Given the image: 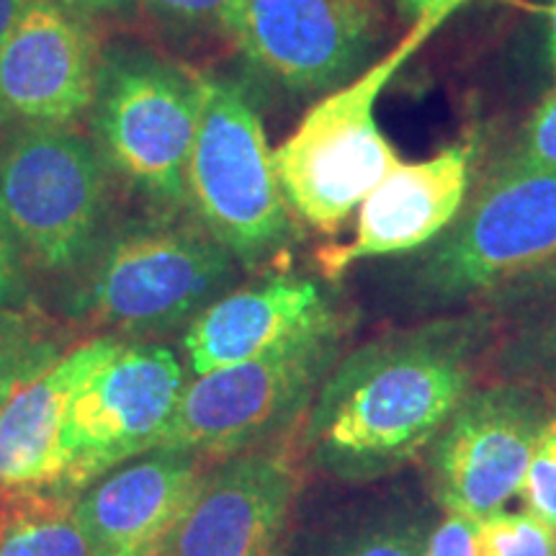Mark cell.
Wrapping results in <instances>:
<instances>
[{"mask_svg": "<svg viewBox=\"0 0 556 556\" xmlns=\"http://www.w3.org/2000/svg\"><path fill=\"white\" fill-rule=\"evenodd\" d=\"M531 392L490 389L462 402L435 451V495L446 513L484 520L523 492L546 422Z\"/></svg>", "mask_w": 556, "mask_h": 556, "instance_id": "7c38bea8", "label": "cell"}, {"mask_svg": "<svg viewBox=\"0 0 556 556\" xmlns=\"http://www.w3.org/2000/svg\"><path fill=\"white\" fill-rule=\"evenodd\" d=\"M150 556H160V552L157 554H150Z\"/></svg>", "mask_w": 556, "mask_h": 556, "instance_id": "1f68e13d", "label": "cell"}, {"mask_svg": "<svg viewBox=\"0 0 556 556\" xmlns=\"http://www.w3.org/2000/svg\"><path fill=\"white\" fill-rule=\"evenodd\" d=\"M62 356V336L41 312L26 304L0 307V409Z\"/></svg>", "mask_w": 556, "mask_h": 556, "instance_id": "d6986e66", "label": "cell"}, {"mask_svg": "<svg viewBox=\"0 0 556 556\" xmlns=\"http://www.w3.org/2000/svg\"><path fill=\"white\" fill-rule=\"evenodd\" d=\"M186 204L201 227L248 266L270 258L289 240V201L274 150L245 90L227 78H204Z\"/></svg>", "mask_w": 556, "mask_h": 556, "instance_id": "277c9868", "label": "cell"}, {"mask_svg": "<svg viewBox=\"0 0 556 556\" xmlns=\"http://www.w3.org/2000/svg\"><path fill=\"white\" fill-rule=\"evenodd\" d=\"M0 556H96L75 516V492L0 486Z\"/></svg>", "mask_w": 556, "mask_h": 556, "instance_id": "ac0fdd59", "label": "cell"}, {"mask_svg": "<svg viewBox=\"0 0 556 556\" xmlns=\"http://www.w3.org/2000/svg\"><path fill=\"white\" fill-rule=\"evenodd\" d=\"M184 389V366L170 348L124 340L70 405V467L60 490L78 495L119 464L155 451Z\"/></svg>", "mask_w": 556, "mask_h": 556, "instance_id": "9c48e42d", "label": "cell"}, {"mask_svg": "<svg viewBox=\"0 0 556 556\" xmlns=\"http://www.w3.org/2000/svg\"><path fill=\"white\" fill-rule=\"evenodd\" d=\"M336 319V309L315 281L270 276L206 304L191 319L184 345L191 368L201 377L214 368L258 358Z\"/></svg>", "mask_w": 556, "mask_h": 556, "instance_id": "2e32d148", "label": "cell"}, {"mask_svg": "<svg viewBox=\"0 0 556 556\" xmlns=\"http://www.w3.org/2000/svg\"><path fill=\"white\" fill-rule=\"evenodd\" d=\"M475 152V142H458L415 163L400 160L361 201L356 240L325 250L323 268L332 276L356 261L413 253L441 238L467 199Z\"/></svg>", "mask_w": 556, "mask_h": 556, "instance_id": "9a60e30c", "label": "cell"}, {"mask_svg": "<svg viewBox=\"0 0 556 556\" xmlns=\"http://www.w3.org/2000/svg\"><path fill=\"white\" fill-rule=\"evenodd\" d=\"M160 21L180 29L214 31L238 41L245 16V0H137Z\"/></svg>", "mask_w": 556, "mask_h": 556, "instance_id": "44dd1931", "label": "cell"}, {"mask_svg": "<svg viewBox=\"0 0 556 556\" xmlns=\"http://www.w3.org/2000/svg\"><path fill=\"white\" fill-rule=\"evenodd\" d=\"M340 330L336 319L258 358L201 374L186 384L155 448L191 451L212 462L266 443L307 407L338 356Z\"/></svg>", "mask_w": 556, "mask_h": 556, "instance_id": "52a82bcc", "label": "cell"}, {"mask_svg": "<svg viewBox=\"0 0 556 556\" xmlns=\"http://www.w3.org/2000/svg\"><path fill=\"white\" fill-rule=\"evenodd\" d=\"M26 3H29V0H0V47L9 39V34L13 26H16Z\"/></svg>", "mask_w": 556, "mask_h": 556, "instance_id": "f546056e", "label": "cell"}, {"mask_svg": "<svg viewBox=\"0 0 556 556\" xmlns=\"http://www.w3.org/2000/svg\"><path fill=\"white\" fill-rule=\"evenodd\" d=\"M374 37L366 0H245L240 47L291 90H323L356 70Z\"/></svg>", "mask_w": 556, "mask_h": 556, "instance_id": "5bb4252c", "label": "cell"}, {"mask_svg": "<svg viewBox=\"0 0 556 556\" xmlns=\"http://www.w3.org/2000/svg\"><path fill=\"white\" fill-rule=\"evenodd\" d=\"M422 556H479V523L448 513L428 539Z\"/></svg>", "mask_w": 556, "mask_h": 556, "instance_id": "cb8c5ba5", "label": "cell"}, {"mask_svg": "<svg viewBox=\"0 0 556 556\" xmlns=\"http://www.w3.org/2000/svg\"><path fill=\"white\" fill-rule=\"evenodd\" d=\"M536 348H539V356L546 361V366L552 368V374L556 377V317L541 328Z\"/></svg>", "mask_w": 556, "mask_h": 556, "instance_id": "f1b7e54d", "label": "cell"}, {"mask_svg": "<svg viewBox=\"0 0 556 556\" xmlns=\"http://www.w3.org/2000/svg\"><path fill=\"white\" fill-rule=\"evenodd\" d=\"M556 263V168L507 160L420 266V287L456 299Z\"/></svg>", "mask_w": 556, "mask_h": 556, "instance_id": "ba28073f", "label": "cell"}, {"mask_svg": "<svg viewBox=\"0 0 556 556\" xmlns=\"http://www.w3.org/2000/svg\"><path fill=\"white\" fill-rule=\"evenodd\" d=\"M397 3L405 16L420 18L428 16V13H448V16H454V13L462 9L464 3H469V0H397Z\"/></svg>", "mask_w": 556, "mask_h": 556, "instance_id": "83f0119b", "label": "cell"}, {"mask_svg": "<svg viewBox=\"0 0 556 556\" xmlns=\"http://www.w3.org/2000/svg\"><path fill=\"white\" fill-rule=\"evenodd\" d=\"M477 325L446 323L358 348L323 387L307 433L340 475L405 462L469 397Z\"/></svg>", "mask_w": 556, "mask_h": 556, "instance_id": "6da1fadb", "label": "cell"}, {"mask_svg": "<svg viewBox=\"0 0 556 556\" xmlns=\"http://www.w3.org/2000/svg\"><path fill=\"white\" fill-rule=\"evenodd\" d=\"M546 54L548 65H552V73L556 75V0L548 5V37H546Z\"/></svg>", "mask_w": 556, "mask_h": 556, "instance_id": "4dcf8cb0", "label": "cell"}, {"mask_svg": "<svg viewBox=\"0 0 556 556\" xmlns=\"http://www.w3.org/2000/svg\"><path fill=\"white\" fill-rule=\"evenodd\" d=\"M479 556H556V528L526 513L479 520Z\"/></svg>", "mask_w": 556, "mask_h": 556, "instance_id": "ffe728a7", "label": "cell"}, {"mask_svg": "<svg viewBox=\"0 0 556 556\" xmlns=\"http://www.w3.org/2000/svg\"><path fill=\"white\" fill-rule=\"evenodd\" d=\"M513 160L533 168H556V86L541 99L528 119Z\"/></svg>", "mask_w": 556, "mask_h": 556, "instance_id": "603a6c76", "label": "cell"}, {"mask_svg": "<svg viewBox=\"0 0 556 556\" xmlns=\"http://www.w3.org/2000/svg\"><path fill=\"white\" fill-rule=\"evenodd\" d=\"M528 510L556 528V407L546 417L523 482Z\"/></svg>", "mask_w": 556, "mask_h": 556, "instance_id": "7402d4cb", "label": "cell"}, {"mask_svg": "<svg viewBox=\"0 0 556 556\" xmlns=\"http://www.w3.org/2000/svg\"><path fill=\"white\" fill-rule=\"evenodd\" d=\"M206 471L204 456L155 448L88 484L75 497V516L93 554H157L189 513Z\"/></svg>", "mask_w": 556, "mask_h": 556, "instance_id": "4fadbf2b", "label": "cell"}, {"mask_svg": "<svg viewBox=\"0 0 556 556\" xmlns=\"http://www.w3.org/2000/svg\"><path fill=\"white\" fill-rule=\"evenodd\" d=\"M101 60L88 18L29 0L0 47V127H70L93 106Z\"/></svg>", "mask_w": 556, "mask_h": 556, "instance_id": "8fae6325", "label": "cell"}, {"mask_svg": "<svg viewBox=\"0 0 556 556\" xmlns=\"http://www.w3.org/2000/svg\"><path fill=\"white\" fill-rule=\"evenodd\" d=\"M448 18V13L415 18L392 52L317 101L274 150L283 197L312 227L338 229L400 163L377 122L379 96Z\"/></svg>", "mask_w": 556, "mask_h": 556, "instance_id": "7a4b0ae2", "label": "cell"}, {"mask_svg": "<svg viewBox=\"0 0 556 556\" xmlns=\"http://www.w3.org/2000/svg\"><path fill=\"white\" fill-rule=\"evenodd\" d=\"M124 345V338L83 340L18 389L0 409V486H62L67 477V415L90 374Z\"/></svg>", "mask_w": 556, "mask_h": 556, "instance_id": "e0dca14e", "label": "cell"}, {"mask_svg": "<svg viewBox=\"0 0 556 556\" xmlns=\"http://www.w3.org/2000/svg\"><path fill=\"white\" fill-rule=\"evenodd\" d=\"M106 163L70 127H21L0 150V217L21 258L47 274L80 268L99 248Z\"/></svg>", "mask_w": 556, "mask_h": 556, "instance_id": "5b68a950", "label": "cell"}, {"mask_svg": "<svg viewBox=\"0 0 556 556\" xmlns=\"http://www.w3.org/2000/svg\"><path fill=\"white\" fill-rule=\"evenodd\" d=\"M62 9L78 13L83 18L106 16V13H124L129 11L137 0H54Z\"/></svg>", "mask_w": 556, "mask_h": 556, "instance_id": "4316f807", "label": "cell"}, {"mask_svg": "<svg viewBox=\"0 0 556 556\" xmlns=\"http://www.w3.org/2000/svg\"><path fill=\"white\" fill-rule=\"evenodd\" d=\"M26 302V276L21 268V253L9 227L0 217V307H16Z\"/></svg>", "mask_w": 556, "mask_h": 556, "instance_id": "d4e9b609", "label": "cell"}, {"mask_svg": "<svg viewBox=\"0 0 556 556\" xmlns=\"http://www.w3.org/2000/svg\"><path fill=\"white\" fill-rule=\"evenodd\" d=\"M201 96L204 75L148 52L103 54L90 106L103 163L157 204H186Z\"/></svg>", "mask_w": 556, "mask_h": 556, "instance_id": "8992f818", "label": "cell"}, {"mask_svg": "<svg viewBox=\"0 0 556 556\" xmlns=\"http://www.w3.org/2000/svg\"><path fill=\"white\" fill-rule=\"evenodd\" d=\"M229 278L232 255L204 227L137 222L96 250L73 309L109 336H157L197 317Z\"/></svg>", "mask_w": 556, "mask_h": 556, "instance_id": "3957f363", "label": "cell"}, {"mask_svg": "<svg viewBox=\"0 0 556 556\" xmlns=\"http://www.w3.org/2000/svg\"><path fill=\"white\" fill-rule=\"evenodd\" d=\"M426 544L417 528H392L374 533L353 548L351 556H422Z\"/></svg>", "mask_w": 556, "mask_h": 556, "instance_id": "484cf974", "label": "cell"}, {"mask_svg": "<svg viewBox=\"0 0 556 556\" xmlns=\"http://www.w3.org/2000/svg\"><path fill=\"white\" fill-rule=\"evenodd\" d=\"M302 490L294 438L261 443L208 469L160 556H281Z\"/></svg>", "mask_w": 556, "mask_h": 556, "instance_id": "30bf717a", "label": "cell"}]
</instances>
